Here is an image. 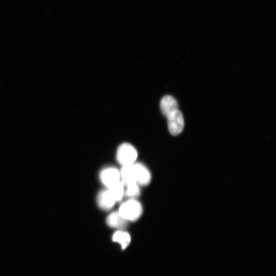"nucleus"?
<instances>
[{"label": "nucleus", "instance_id": "9b49d317", "mask_svg": "<svg viewBox=\"0 0 276 276\" xmlns=\"http://www.w3.org/2000/svg\"><path fill=\"white\" fill-rule=\"evenodd\" d=\"M125 185L120 181L108 188L116 202L121 201L125 196Z\"/></svg>", "mask_w": 276, "mask_h": 276}, {"label": "nucleus", "instance_id": "9d476101", "mask_svg": "<svg viewBox=\"0 0 276 276\" xmlns=\"http://www.w3.org/2000/svg\"><path fill=\"white\" fill-rule=\"evenodd\" d=\"M113 241L121 245L123 249H125L129 246L131 242V237L127 232L119 230L114 234Z\"/></svg>", "mask_w": 276, "mask_h": 276}, {"label": "nucleus", "instance_id": "f257e3e1", "mask_svg": "<svg viewBox=\"0 0 276 276\" xmlns=\"http://www.w3.org/2000/svg\"><path fill=\"white\" fill-rule=\"evenodd\" d=\"M118 212L128 222H134L141 217L143 208L138 201L135 199H129L122 204Z\"/></svg>", "mask_w": 276, "mask_h": 276}, {"label": "nucleus", "instance_id": "7ed1b4c3", "mask_svg": "<svg viewBox=\"0 0 276 276\" xmlns=\"http://www.w3.org/2000/svg\"><path fill=\"white\" fill-rule=\"evenodd\" d=\"M167 118L170 133L173 136L181 134L184 127V119L182 113L177 110Z\"/></svg>", "mask_w": 276, "mask_h": 276}, {"label": "nucleus", "instance_id": "39448f33", "mask_svg": "<svg viewBox=\"0 0 276 276\" xmlns=\"http://www.w3.org/2000/svg\"><path fill=\"white\" fill-rule=\"evenodd\" d=\"M136 183L139 186L148 185L151 179V172L148 168L142 163L134 164Z\"/></svg>", "mask_w": 276, "mask_h": 276}, {"label": "nucleus", "instance_id": "1a4fd4ad", "mask_svg": "<svg viewBox=\"0 0 276 276\" xmlns=\"http://www.w3.org/2000/svg\"><path fill=\"white\" fill-rule=\"evenodd\" d=\"M134 164L123 166L120 172L122 182L124 185L131 183H136Z\"/></svg>", "mask_w": 276, "mask_h": 276}, {"label": "nucleus", "instance_id": "f03ea898", "mask_svg": "<svg viewBox=\"0 0 276 276\" xmlns=\"http://www.w3.org/2000/svg\"><path fill=\"white\" fill-rule=\"evenodd\" d=\"M137 157L136 149L129 143H123L117 149V160L123 166L135 163Z\"/></svg>", "mask_w": 276, "mask_h": 276}, {"label": "nucleus", "instance_id": "423d86ee", "mask_svg": "<svg viewBox=\"0 0 276 276\" xmlns=\"http://www.w3.org/2000/svg\"><path fill=\"white\" fill-rule=\"evenodd\" d=\"M97 202L100 208L103 210H111L116 202L109 190H102L99 194Z\"/></svg>", "mask_w": 276, "mask_h": 276}, {"label": "nucleus", "instance_id": "f8f14e48", "mask_svg": "<svg viewBox=\"0 0 276 276\" xmlns=\"http://www.w3.org/2000/svg\"><path fill=\"white\" fill-rule=\"evenodd\" d=\"M140 186L137 183H131L125 185V196L129 199H135L140 195Z\"/></svg>", "mask_w": 276, "mask_h": 276}, {"label": "nucleus", "instance_id": "20e7f679", "mask_svg": "<svg viewBox=\"0 0 276 276\" xmlns=\"http://www.w3.org/2000/svg\"><path fill=\"white\" fill-rule=\"evenodd\" d=\"M100 177L101 182L108 188L121 181V173L113 167L104 168L101 171Z\"/></svg>", "mask_w": 276, "mask_h": 276}, {"label": "nucleus", "instance_id": "6e6552de", "mask_svg": "<svg viewBox=\"0 0 276 276\" xmlns=\"http://www.w3.org/2000/svg\"><path fill=\"white\" fill-rule=\"evenodd\" d=\"M106 222L110 227L118 229H124L128 224V221L125 219L118 211L113 212L108 216Z\"/></svg>", "mask_w": 276, "mask_h": 276}, {"label": "nucleus", "instance_id": "0eeeda50", "mask_svg": "<svg viewBox=\"0 0 276 276\" xmlns=\"http://www.w3.org/2000/svg\"><path fill=\"white\" fill-rule=\"evenodd\" d=\"M160 107L162 114L166 117L178 110V104L176 100L170 95L165 96L162 99Z\"/></svg>", "mask_w": 276, "mask_h": 276}]
</instances>
